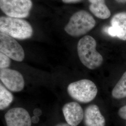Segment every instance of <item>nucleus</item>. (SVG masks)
<instances>
[{"label": "nucleus", "instance_id": "f257e3e1", "mask_svg": "<svg viewBox=\"0 0 126 126\" xmlns=\"http://www.w3.org/2000/svg\"><path fill=\"white\" fill-rule=\"evenodd\" d=\"M97 43L90 36L81 38L77 45L78 54L81 63L90 70L100 67L103 62L102 55L96 50Z\"/></svg>", "mask_w": 126, "mask_h": 126}, {"label": "nucleus", "instance_id": "f03ea898", "mask_svg": "<svg viewBox=\"0 0 126 126\" xmlns=\"http://www.w3.org/2000/svg\"><path fill=\"white\" fill-rule=\"evenodd\" d=\"M0 32L20 40L30 38L33 33L32 25L27 21L8 16L0 17Z\"/></svg>", "mask_w": 126, "mask_h": 126}, {"label": "nucleus", "instance_id": "7ed1b4c3", "mask_svg": "<svg viewBox=\"0 0 126 126\" xmlns=\"http://www.w3.org/2000/svg\"><path fill=\"white\" fill-rule=\"evenodd\" d=\"M95 24L94 19L90 13L86 10H79L71 16L64 31L71 36L79 37L90 32Z\"/></svg>", "mask_w": 126, "mask_h": 126}, {"label": "nucleus", "instance_id": "20e7f679", "mask_svg": "<svg viewBox=\"0 0 126 126\" xmlns=\"http://www.w3.org/2000/svg\"><path fill=\"white\" fill-rule=\"evenodd\" d=\"M67 91L73 99L79 102L87 103L96 97L98 89L93 81L84 79L69 84Z\"/></svg>", "mask_w": 126, "mask_h": 126}, {"label": "nucleus", "instance_id": "39448f33", "mask_svg": "<svg viewBox=\"0 0 126 126\" xmlns=\"http://www.w3.org/2000/svg\"><path fill=\"white\" fill-rule=\"evenodd\" d=\"M33 6L32 0H0V8L8 16L27 17Z\"/></svg>", "mask_w": 126, "mask_h": 126}, {"label": "nucleus", "instance_id": "423d86ee", "mask_svg": "<svg viewBox=\"0 0 126 126\" xmlns=\"http://www.w3.org/2000/svg\"><path fill=\"white\" fill-rule=\"evenodd\" d=\"M0 51L10 59L22 62L25 58L23 47L14 38L0 33Z\"/></svg>", "mask_w": 126, "mask_h": 126}, {"label": "nucleus", "instance_id": "0eeeda50", "mask_svg": "<svg viewBox=\"0 0 126 126\" xmlns=\"http://www.w3.org/2000/svg\"><path fill=\"white\" fill-rule=\"evenodd\" d=\"M0 79L5 86L12 92H20L24 87V80L23 75L15 70L9 68L1 69Z\"/></svg>", "mask_w": 126, "mask_h": 126}, {"label": "nucleus", "instance_id": "6e6552de", "mask_svg": "<svg viewBox=\"0 0 126 126\" xmlns=\"http://www.w3.org/2000/svg\"><path fill=\"white\" fill-rule=\"evenodd\" d=\"M7 126H31L32 118L26 109L15 108L9 110L5 114Z\"/></svg>", "mask_w": 126, "mask_h": 126}, {"label": "nucleus", "instance_id": "1a4fd4ad", "mask_svg": "<svg viewBox=\"0 0 126 126\" xmlns=\"http://www.w3.org/2000/svg\"><path fill=\"white\" fill-rule=\"evenodd\" d=\"M111 26L107 29L108 35L126 41V12L114 15L111 20Z\"/></svg>", "mask_w": 126, "mask_h": 126}, {"label": "nucleus", "instance_id": "9d476101", "mask_svg": "<svg viewBox=\"0 0 126 126\" xmlns=\"http://www.w3.org/2000/svg\"><path fill=\"white\" fill-rule=\"evenodd\" d=\"M62 111L67 123L71 126H78L84 117L83 109L76 102L65 104L63 107Z\"/></svg>", "mask_w": 126, "mask_h": 126}, {"label": "nucleus", "instance_id": "9b49d317", "mask_svg": "<svg viewBox=\"0 0 126 126\" xmlns=\"http://www.w3.org/2000/svg\"><path fill=\"white\" fill-rule=\"evenodd\" d=\"M86 126H105L106 120L96 105H91L86 108L84 113Z\"/></svg>", "mask_w": 126, "mask_h": 126}, {"label": "nucleus", "instance_id": "f8f14e48", "mask_svg": "<svg viewBox=\"0 0 126 126\" xmlns=\"http://www.w3.org/2000/svg\"><path fill=\"white\" fill-rule=\"evenodd\" d=\"M91 3L89 9L95 16L101 19H106L111 16V12L106 4L105 0H88Z\"/></svg>", "mask_w": 126, "mask_h": 126}, {"label": "nucleus", "instance_id": "ddd939ff", "mask_svg": "<svg viewBox=\"0 0 126 126\" xmlns=\"http://www.w3.org/2000/svg\"><path fill=\"white\" fill-rule=\"evenodd\" d=\"M112 95L115 99H122L126 97V71L113 88Z\"/></svg>", "mask_w": 126, "mask_h": 126}, {"label": "nucleus", "instance_id": "4468645a", "mask_svg": "<svg viewBox=\"0 0 126 126\" xmlns=\"http://www.w3.org/2000/svg\"><path fill=\"white\" fill-rule=\"evenodd\" d=\"M12 94L1 83L0 84V110L8 108L13 100Z\"/></svg>", "mask_w": 126, "mask_h": 126}, {"label": "nucleus", "instance_id": "2eb2a0df", "mask_svg": "<svg viewBox=\"0 0 126 126\" xmlns=\"http://www.w3.org/2000/svg\"><path fill=\"white\" fill-rule=\"evenodd\" d=\"M11 60L9 57L2 53H0V69H7L9 67Z\"/></svg>", "mask_w": 126, "mask_h": 126}, {"label": "nucleus", "instance_id": "dca6fc26", "mask_svg": "<svg viewBox=\"0 0 126 126\" xmlns=\"http://www.w3.org/2000/svg\"><path fill=\"white\" fill-rule=\"evenodd\" d=\"M118 114L121 118L126 120V105L122 107L119 109Z\"/></svg>", "mask_w": 126, "mask_h": 126}, {"label": "nucleus", "instance_id": "f3484780", "mask_svg": "<svg viewBox=\"0 0 126 126\" xmlns=\"http://www.w3.org/2000/svg\"><path fill=\"white\" fill-rule=\"evenodd\" d=\"M42 113L41 110L39 108H36L33 110V114L34 115L37 116H40Z\"/></svg>", "mask_w": 126, "mask_h": 126}, {"label": "nucleus", "instance_id": "a211bd4d", "mask_svg": "<svg viewBox=\"0 0 126 126\" xmlns=\"http://www.w3.org/2000/svg\"><path fill=\"white\" fill-rule=\"evenodd\" d=\"M65 3H75L80 2L82 0H62Z\"/></svg>", "mask_w": 126, "mask_h": 126}, {"label": "nucleus", "instance_id": "6ab92c4d", "mask_svg": "<svg viewBox=\"0 0 126 126\" xmlns=\"http://www.w3.org/2000/svg\"><path fill=\"white\" fill-rule=\"evenodd\" d=\"M39 121V118L38 116L34 115L32 118V122L33 123L36 124Z\"/></svg>", "mask_w": 126, "mask_h": 126}, {"label": "nucleus", "instance_id": "aec40b11", "mask_svg": "<svg viewBox=\"0 0 126 126\" xmlns=\"http://www.w3.org/2000/svg\"><path fill=\"white\" fill-rule=\"evenodd\" d=\"M56 126H71L70 125H69L68 123H59V124L57 125Z\"/></svg>", "mask_w": 126, "mask_h": 126}, {"label": "nucleus", "instance_id": "412c9836", "mask_svg": "<svg viewBox=\"0 0 126 126\" xmlns=\"http://www.w3.org/2000/svg\"><path fill=\"white\" fill-rule=\"evenodd\" d=\"M116 1L119 3H126V0H115Z\"/></svg>", "mask_w": 126, "mask_h": 126}]
</instances>
